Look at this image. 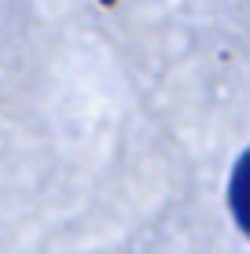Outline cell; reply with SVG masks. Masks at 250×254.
<instances>
[{"label": "cell", "instance_id": "obj_1", "mask_svg": "<svg viewBox=\"0 0 250 254\" xmlns=\"http://www.w3.org/2000/svg\"><path fill=\"white\" fill-rule=\"evenodd\" d=\"M228 203L239 229L250 236V151L236 162V173H232V185H228Z\"/></svg>", "mask_w": 250, "mask_h": 254}]
</instances>
